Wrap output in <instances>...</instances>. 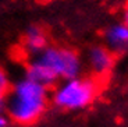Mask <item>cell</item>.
<instances>
[{
  "mask_svg": "<svg viewBox=\"0 0 128 127\" xmlns=\"http://www.w3.org/2000/svg\"><path fill=\"white\" fill-rule=\"evenodd\" d=\"M107 49L113 53H120L128 49V28L124 24H114L104 32Z\"/></svg>",
  "mask_w": 128,
  "mask_h": 127,
  "instance_id": "5b68a950",
  "label": "cell"
},
{
  "mask_svg": "<svg viewBox=\"0 0 128 127\" xmlns=\"http://www.w3.org/2000/svg\"><path fill=\"white\" fill-rule=\"evenodd\" d=\"M26 78L32 80L34 83L45 87V88H49V87H53L57 83L58 77L49 67H46L45 64H42L40 61L34 59L26 69Z\"/></svg>",
  "mask_w": 128,
  "mask_h": 127,
  "instance_id": "8992f818",
  "label": "cell"
},
{
  "mask_svg": "<svg viewBox=\"0 0 128 127\" xmlns=\"http://www.w3.org/2000/svg\"><path fill=\"white\" fill-rule=\"evenodd\" d=\"M122 24L128 28V2L124 7V11H122Z\"/></svg>",
  "mask_w": 128,
  "mask_h": 127,
  "instance_id": "9c48e42d",
  "label": "cell"
},
{
  "mask_svg": "<svg viewBox=\"0 0 128 127\" xmlns=\"http://www.w3.org/2000/svg\"><path fill=\"white\" fill-rule=\"evenodd\" d=\"M38 61L49 67L58 78L72 80L81 73L82 63L77 53L67 48H54L49 46L35 57Z\"/></svg>",
  "mask_w": 128,
  "mask_h": 127,
  "instance_id": "3957f363",
  "label": "cell"
},
{
  "mask_svg": "<svg viewBox=\"0 0 128 127\" xmlns=\"http://www.w3.org/2000/svg\"><path fill=\"white\" fill-rule=\"evenodd\" d=\"M24 43H25V49L28 53L38 56L40 52H43L48 48V38L40 27L31 25L26 28Z\"/></svg>",
  "mask_w": 128,
  "mask_h": 127,
  "instance_id": "52a82bcc",
  "label": "cell"
},
{
  "mask_svg": "<svg viewBox=\"0 0 128 127\" xmlns=\"http://www.w3.org/2000/svg\"><path fill=\"white\" fill-rule=\"evenodd\" d=\"M48 106V88L22 78L11 85L6 96V112L20 124H31L42 116Z\"/></svg>",
  "mask_w": 128,
  "mask_h": 127,
  "instance_id": "6da1fadb",
  "label": "cell"
},
{
  "mask_svg": "<svg viewBox=\"0 0 128 127\" xmlns=\"http://www.w3.org/2000/svg\"><path fill=\"white\" fill-rule=\"evenodd\" d=\"M88 61L96 76H106L114 66V53L106 46H93L88 53Z\"/></svg>",
  "mask_w": 128,
  "mask_h": 127,
  "instance_id": "277c9868",
  "label": "cell"
},
{
  "mask_svg": "<svg viewBox=\"0 0 128 127\" xmlns=\"http://www.w3.org/2000/svg\"><path fill=\"white\" fill-rule=\"evenodd\" d=\"M99 92L98 81L93 78H72L67 80L54 91L53 101L64 109H84L92 103Z\"/></svg>",
  "mask_w": 128,
  "mask_h": 127,
  "instance_id": "7a4b0ae2",
  "label": "cell"
},
{
  "mask_svg": "<svg viewBox=\"0 0 128 127\" xmlns=\"http://www.w3.org/2000/svg\"><path fill=\"white\" fill-rule=\"evenodd\" d=\"M6 124H7L6 117H3V116H0V127H6Z\"/></svg>",
  "mask_w": 128,
  "mask_h": 127,
  "instance_id": "8fae6325",
  "label": "cell"
},
{
  "mask_svg": "<svg viewBox=\"0 0 128 127\" xmlns=\"http://www.w3.org/2000/svg\"><path fill=\"white\" fill-rule=\"evenodd\" d=\"M10 88H11V83H10L8 76L4 70L0 69V98H6Z\"/></svg>",
  "mask_w": 128,
  "mask_h": 127,
  "instance_id": "ba28073f",
  "label": "cell"
},
{
  "mask_svg": "<svg viewBox=\"0 0 128 127\" xmlns=\"http://www.w3.org/2000/svg\"><path fill=\"white\" fill-rule=\"evenodd\" d=\"M6 112V98H0V116Z\"/></svg>",
  "mask_w": 128,
  "mask_h": 127,
  "instance_id": "30bf717a",
  "label": "cell"
}]
</instances>
